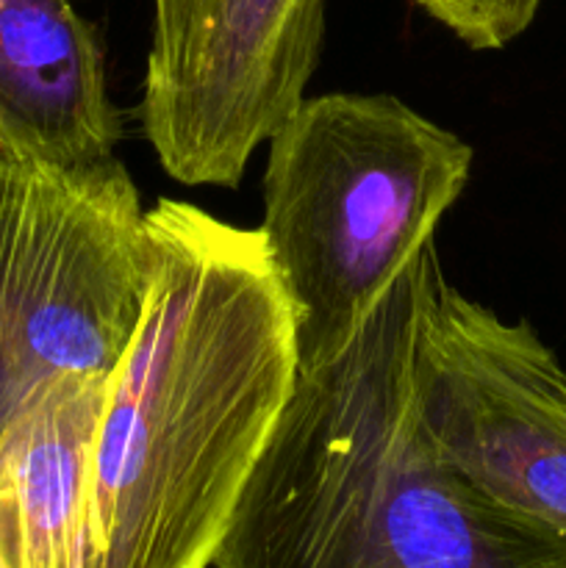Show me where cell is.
Returning <instances> with one entry per match:
<instances>
[{
    "label": "cell",
    "instance_id": "7",
    "mask_svg": "<svg viewBox=\"0 0 566 568\" xmlns=\"http://www.w3.org/2000/svg\"><path fill=\"white\" fill-rule=\"evenodd\" d=\"M120 139L92 22L72 0H0V159L89 170Z\"/></svg>",
    "mask_w": 566,
    "mask_h": 568
},
{
    "label": "cell",
    "instance_id": "6",
    "mask_svg": "<svg viewBox=\"0 0 566 568\" xmlns=\"http://www.w3.org/2000/svg\"><path fill=\"white\" fill-rule=\"evenodd\" d=\"M414 388L455 471L566 538V369L525 320L469 300L438 266L416 327Z\"/></svg>",
    "mask_w": 566,
    "mask_h": 568
},
{
    "label": "cell",
    "instance_id": "4",
    "mask_svg": "<svg viewBox=\"0 0 566 568\" xmlns=\"http://www.w3.org/2000/svg\"><path fill=\"white\" fill-rule=\"evenodd\" d=\"M148 211L120 159H0V436L64 375H111L150 286Z\"/></svg>",
    "mask_w": 566,
    "mask_h": 568
},
{
    "label": "cell",
    "instance_id": "8",
    "mask_svg": "<svg viewBox=\"0 0 566 568\" xmlns=\"http://www.w3.org/2000/svg\"><path fill=\"white\" fill-rule=\"evenodd\" d=\"M109 377H55L0 436V544L11 568H92L89 455Z\"/></svg>",
    "mask_w": 566,
    "mask_h": 568
},
{
    "label": "cell",
    "instance_id": "3",
    "mask_svg": "<svg viewBox=\"0 0 566 568\" xmlns=\"http://www.w3.org/2000/svg\"><path fill=\"white\" fill-rule=\"evenodd\" d=\"M259 233L300 372L336 361L464 194L469 144L394 94L305 98L270 136Z\"/></svg>",
    "mask_w": 566,
    "mask_h": 568
},
{
    "label": "cell",
    "instance_id": "1",
    "mask_svg": "<svg viewBox=\"0 0 566 568\" xmlns=\"http://www.w3.org/2000/svg\"><path fill=\"white\" fill-rule=\"evenodd\" d=\"M148 236L89 455L92 568H209L297 383L294 314L259 231L161 197Z\"/></svg>",
    "mask_w": 566,
    "mask_h": 568
},
{
    "label": "cell",
    "instance_id": "11",
    "mask_svg": "<svg viewBox=\"0 0 566 568\" xmlns=\"http://www.w3.org/2000/svg\"><path fill=\"white\" fill-rule=\"evenodd\" d=\"M209 568H225V566H220V564H211Z\"/></svg>",
    "mask_w": 566,
    "mask_h": 568
},
{
    "label": "cell",
    "instance_id": "9",
    "mask_svg": "<svg viewBox=\"0 0 566 568\" xmlns=\"http://www.w3.org/2000/svg\"><path fill=\"white\" fill-rule=\"evenodd\" d=\"M472 50H499L519 39L544 0H414Z\"/></svg>",
    "mask_w": 566,
    "mask_h": 568
},
{
    "label": "cell",
    "instance_id": "5",
    "mask_svg": "<svg viewBox=\"0 0 566 568\" xmlns=\"http://www.w3.org/2000/svg\"><path fill=\"white\" fill-rule=\"evenodd\" d=\"M325 26L327 0H153L139 120L161 170L236 189L305 100Z\"/></svg>",
    "mask_w": 566,
    "mask_h": 568
},
{
    "label": "cell",
    "instance_id": "2",
    "mask_svg": "<svg viewBox=\"0 0 566 568\" xmlns=\"http://www.w3.org/2000/svg\"><path fill=\"white\" fill-rule=\"evenodd\" d=\"M425 244L331 364L300 372L214 564L225 568H566V538L472 486L420 419Z\"/></svg>",
    "mask_w": 566,
    "mask_h": 568
},
{
    "label": "cell",
    "instance_id": "10",
    "mask_svg": "<svg viewBox=\"0 0 566 568\" xmlns=\"http://www.w3.org/2000/svg\"><path fill=\"white\" fill-rule=\"evenodd\" d=\"M0 568H11L9 558H6V552H3V544H0Z\"/></svg>",
    "mask_w": 566,
    "mask_h": 568
}]
</instances>
